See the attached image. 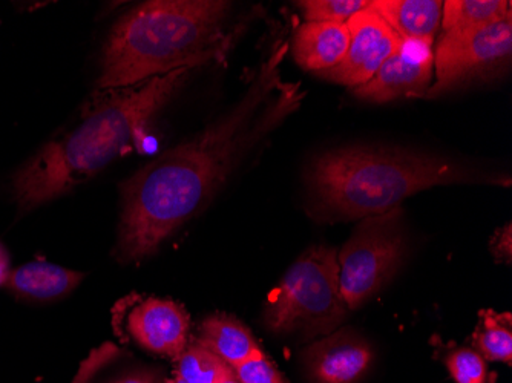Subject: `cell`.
Segmentation results:
<instances>
[{
  "label": "cell",
  "instance_id": "5",
  "mask_svg": "<svg viewBox=\"0 0 512 383\" xmlns=\"http://www.w3.org/2000/svg\"><path fill=\"white\" fill-rule=\"evenodd\" d=\"M348 311L339 285L338 252L316 246L293 262L273 290L264 322L273 333L324 338L341 327Z\"/></svg>",
  "mask_w": 512,
  "mask_h": 383
},
{
  "label": "cell",
  "instance_id": "12",
  "mask_svg": "<svg viewBox=\"0 0 512 383\" xmlns=\"http://www.w3.org/2000/svg\"><path fill=\"white\" fill-rule=\"evenodd\" d=\"M348 45L347 23L306 22L296 30L293 56L302 69L324 73L344 60Z\"/></svg>",
  "mask_w": 512,
  "mask_h": 383
},
{
  "label": "cell",
  "instance_id": "24",
  "mask_svg": "<svg viewBox=\"0 0 512 383\" xmlns=\"http://www.w3.org/2000/svg\"><path fill=\"white\" fill-rule=\"evenodd\" d=\"M10 273V256H8L4 244L0 243V287L7 284Z\"/></svg>",
  "mask_w": 512,
  "mask_h": 383
},
{
  "label": "cell",
  "instance_id": "7",
  "mask_svg": "<svg viewBox=\"0 0 512 383\" xmlns=\"http://www.w3.org/2000/svg\"><path fill=\"white\" fill-rule=\"evenodd\" d=\"M512 53V13L468 30L444 31L434 54L436 79L422 97L434 99L471 80L502 73Z\"/></svg>",
  "mask_w": 512,
  "mask_h": 383
},
{
  "label": "cell",
  "instance_id": "2",
  "mask_svg": "<svg viewBox=\"0 0 512 383\" xmlns=\"http://www.w3.org/2000/svg\"><path fill=\"white\" fill-rule=\"evenodd\" d=\"M312 212L321 220L375 217L411 195L450 184L511 186V177L442 155L402 149L345 148L313 161L309 174Z\"/></svg>",
  "mask_w": 512,
  "mask_h": 383
},
{
  "label": "cell",
  "instance_id": "23",
  "mask_svg": "<svg viewBox=\"0 0 512 383\" xmlns=\"http://www.w3.org/2000/svg\"><path fill=\"white\" fill-rule=\"evenodd\" d=\"M511 249V226L508 224L497 236L496 243H494V255L503 261L511 262Z\"/></svg>",
  "mask_w": 512,
  "mask_h": 383
},
{
  "label": "cell",
  "instance_id": "10",
  "mask_svg": "<svg viewBox=\"0 0 512 383\" xmlns=\"http://www.w3.org/2000/svg\"><path fill=\"white\" fill-rule=\"evenodd\" d=\"M373 348L350 328L319 338L302 354L310 379L315 383H358L373 364Z\"/></svg>",
  "mask_w": 512,
  "mask_h": 383
},
{
  "label": "cell",
  "instance_id": "13",
  "mask_svg": "<svg viewBox=\"0 0 512 383\" xmlns=\"http://www.w3.org/2000/svg\"><path fill=\"white\" fill-rule=\"evenodd\" d=\"M83 278V273L51 262L33 261L11 272L5 287L19 299L54 301L76 290Z\"/></svg>",
  "mask_w": 512,
  "mask_h": 383
},
{
  "label": "cell",
  "instance_id": "16",
  "mask_svg": "<svg viewBox=\"0 0 512 383\" xmlns=\"http://www.w3.org/2000/svg\"><path fill=\"white\" fill-rule=\"evenodd\" d=\"M511 13L509 0H447L442 8V27L444 31L483 27Z\"/></svg>",
  "mask_w": 512,
  "mask_h": 383
},
{
  "label": "cell",
  "instance_id": "1",
  "mask_svg": "<svg viewBox=\"0 0 512 383\" xmlns=\"http://www.w3.org/2000/svg\"><path fill=\"white\" fill-rule=\"evenodd\" d=\"M289 53L279 43L234 108L122 184V220L115 255L142 261L214 198L238 164L306 99L299 83L283 82Z\"/></svg>",
  "mask_w": 512,
  "mask_h": 383
},
{
  "label": "cell",
  "instance_id": "18",
  "mask_svg": "<svg viewBox=\"0 0 512 383\" xmlns=\"http://www.w3.org/2000/svg\"><path fill=\"white\" fill-rule=\"evenodd\" d=\"M177 361V377L188 383H217L234 370L198 341L188 344Z\"/></svg>",
  "mask_w": 512,
  "mask_h": 383
},
{
  "label": "cell",
  "instance_id": "14",
  "mask_svg": "<svg viewBox=\"0 0 512 383\" xmlns=\"http://www.w3.org/2000/svg\"><path fill=\"white\" fill-rule=\"evenodd\" d=\"M371 7L402 40H430L442 23L444 2L439 0H375Z\"/></svg>",
  "mask_w": 512,
  "mask_h": 383
},
{
  "label": "cell",
  "instance_id": "17",
  "mask_svg": "<svg viewBox=\"0 0 512 383\" xmlns=\"http://www.w3.org/2000/svg\"><path fill=\"white\" fill-rule=\"evenodd\" d=\"M509 313H494L493 310L482 313V324L477 327L474 334L477 353L491 362L512 361V328Z\"/></svg>",
  "mask_w": 512,
  "mask_h": 383
},
{
  "label": "cell",
  "instance_id": "3",
  "mask_svg": "<svg viewBox=\"0 0 512 383\" xmlns=\"http://www.w3.org/2000/svg\"><path fill=\"white\" fill-rule=\"evenodd\" d=\"M230 2L151 0L123 14L103 46L100 89L131 88L155 77L220 62L235 31Z\"/></svg>",
  "mask_w": 512,
  "mask_h": 383
},
{
  "label": "cell",
  "instance_id": "19",
  "mask_svg": "<svg viewBox=\"0 0 512 383\" xmlns=\"http://www.w3.org/2000/svg\"><path fill=\"white\" fill-rule=\"evenodd\" d=\"M370 0H307L299 2L306 22L347 23L359 11L370 7Z\"/></svg>",
  "mask_w": 512,
  "mask_h": 383
},
{
  "label": "cell",
  "instance_id": "26",
  "mask_svg": "<svg viewBox=\"0 0 512 383\" xmlns=\"http://www.w3.org/2000/svg\"><path fill=\"white\" fill-rule=\"evenodd\" d=\"M172 383H188V382H184V380L178 379V377H177V379H175L174 382H172Z\"/></svg>",
  "mask_w": 512,
  "mask_h": 383
},
{
  "label": "cell",
  "instance_id": "21",
  "mask_svg": "<svg viewBox=\"0 0 512 383\" xmlns=\"http://www.w3.org/2000/svg\"><path fill=\"white\" fill-rule=\"evenodd\" d=\"M234 371L243 383H286L264 353L243 362Z\"/></svg>",
  "mask_w": 512,
  "mask_h": 383
},
{
  "label": "cell",
  "instance_id": "20",
  "mask_svg": "<svg viewBox=\"0 0 512 383\" xmlns=\"http://www.w3.org/2000/svg\"><path fill=\"white\" fill-rule=\"evenodd\" d=\"M445 364L456 383H490L488 364L473 348L451 351Z\"/></svg>",
  "mask_w": 512,
  "mask_h": 383
},
{
  "label": "cell",
  "instance_id": "4",
  "mask_svg": "<svg viewBox=\"0 0 512 383\" xmlns=\"http://www.w3.org/2000/svg\"><path fill=\"white\" fill-rule=\"evenodd\" d=\"M189 71L177 69L135 88L112 92L77 128L48 143L14 177V197L20 212L86 183L131 149L154 115L188 79Z\"/></svg>",
  "mask_w": 512,
  "mask_h": 383
},
{
  "label": "cell",
  "instance_id": "8",
  "mask_svg": "<svg viewBox=\"0 0 512 383\" xmlns=\"http://www.w3.org/2000/svg\"><path fill=\"white\" fill-rule=\"evenodd\" d=\"M347 28L350 45L344 60L316 76L358 88L378 73L385 60L401 46L402 39L371 5L348 19Z\"/></svg>",
  "mask_w": 512,
  "mask_h": 383
},
{
  "label": "cell",
  "instance_id": "25",
  "mask_svg": "<svg viewBox=\"0 0 512 383\" xmlns=\"http://www.w3.org/2000/svg\"><path fill=\"white\" fill-rule=\"evenodd\" d=\"M217 383H243L240 379H238L237 374H235V371H230L227 376H224L223 379L218 380Z\"/></svg>",
  "mask_w": 512,
  "mask_h": 383
},
{
  "label": "cell",
  "instance_id": "22",
  "mask_svg": "<svg viewBox=\"0 0 512 383\" xmlns=\"http://www.w3.org/2000/svg\"><path fill=\"white\" fill-rule=\"evenodd\" d=\"M111 383H163V376H161V371L155 370V368H137V370L122 374Z\"/></svg>",
  "mask_w": 512,
  "mask_h": 383
},
{
  "label": "cell",
  "instance_id": "9",
  "mask_svg": "<svg viewBox=\"0 0 512 383\" xmlns=\"http://www.w3.org/2000/svg\"><path fill=\"white\" fill-rule=\"evenodd\" d=\"M434 53L430 40H402L378 73L353 94L368 102L387 103L399 97H422L433 77Z\"/></svg>",
  "mask_w": 512,
  "mask_h": 383
},
{
  "label": "cell",
  "instance_id": "11",
  "mask_svg": "<svg viewBox=\"0 0 512 383\" xmlns=\"http://www.w3.org/2000/svg\"><path fill=\"white\" fill-rule=\"evenodd\" d=\"M128 328L140 347L178 359L188 347L191 321L177 302L151 298L131 311Z\"/></svg>",
  "mask_w": 512,
  "mask_h": 383
},
{
  "label": "cell",
  "instance_id": "15",
  "mask_svg": "<svg viewBox=\"0 0 512 383\" xmlns=\"http://www.w3.org/2000/svg\"><path fill=\"white\" fill-rule=\"evenodd\" d=\"M198 342L217 354L230 368L263 353L249 328L229 315H212L204 319Z\"/></svg>",
  "mask_w": 512,
  "mask_h": 383
},
{
  "label": "cell",
  "instance_id": "6",
  "mask_svg": "<svg viewBox=\"0 0 512 383\" xmlns=\"http://www.w3.org/2000/svg\"><path fill=\"white\" fill-rule=\"evenodd\" d=\"M407 233L401 206L362 218L338 253L339 285L348 310L384 290L404 264Z\"/></svg>",
  "mask_w": 512,
  "mask_h": 383
}]
</instances>
